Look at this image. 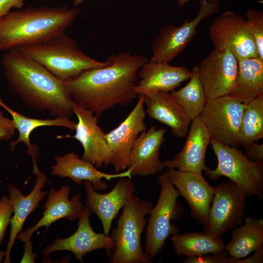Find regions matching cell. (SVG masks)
I'll list each match as a JSON object with an SVG mask.
<instances>
[{"label": "cell", "instance_id": "cell-1", "mask_svg": "<svg viewBox=\"0 0 263 263\" xmlns=\"http://www.w3.org/2000/svg\"><path fill=\"white\" fill-rule=\"evenodd\" d=\"M145 56L121 52L109 56L105 64L86 70L64 82L74 102L97 118L115 106H126L137 96L135 87Z\"/></svg>", "mask_w": 263, "mask_h": 263}, {"label": "cell", "instance_id": "cell-2", "mask_svg": "<svg viewBox=\"0 0 263 263\" xmlns=\"http://www.w3.org/2000/svg\"><path fill=\"white\" fill-rule=\"evenodd\" d=\"M1 64L9 89L25 106L55 117L73 113V100L64 82L41 64L17 48L8 51Z\"/></svg>", "mask_w": 263, "mask_h": 263}, {"label": "cell", "instance_id": "cell-3", "mask_svg": "<svg viewBox=\"0 0 263 263\" xmlns=\"http://www.w3.org/2000/svg\"><path fill=\"white\" fill-rule=\"evenodd\" d=\"M79 10L67 6L31 7L9 12L0 19V50L45 42L65 32Z\"/></svg>", "mask_w": 263, "mask_h": 263}, {"label": "cell", "instance_id": "cell-4", "mask_svg": "<svg viewBox=\"0 0 263 263\" xmlns=\"http://www.w3.org/2000/svg\"><path fill=\"white\" fill-rule=\"evenodd\" d=\"M65 82L83 72L101 67L105 62L90 57L65 32L41 43L15 48Z\"/></svg>", "mask_w": 263, "mask_h": 263}, {"label": "cell", "instance_id": "cell-5", "mask_svg": "<svg viewBox=\"0 0 263 263\" xmlns=\"http://www.w3.org/2000/svg\"><path fill=\"white\" fill-rule=\"evenodd\" d=\"M153 207L149 201L133 195L123 207L110 237L115 247L108 255L112 263H149L151 259L143 250L141 235L144 231L145 217Z\"/></svg>", "mask_w": 263, "mask_h": 263}, {"label": "cell", "instance_id": "cell-6", "mask_svg": "<svg viewBox=\"0 0 263 263\" xmlns=\"http://www.w3.org/2000/svg\"><path fill=\"white\" fill-rule=\"evenodd\" d=\"M210 144L218 161L214 169L204 170L212 180L221 176L228 178L246 193L247 196L263 197V161L249 160L237 148L224 144L211 138Z\"/></svg>", "mask_w": 263, "mask_h": 263}, {"label": "cell", "instance_id": "cell-7", "mask_svg": "<svg viewBox=\"0 0 263 263\" xmlns=\"http://www.w3.org/2000/svg\"><path fill=\"white\" fill-rule=\"evenodd\" d=\"M158 180L161 191L156 205L149 213L145 244V252L151 259L160 253L169 237L180 234L178 226L171 223L181 215L177 201L180 194L167 171L160 175Z\"/></svg>", "mask_w": 263, "mask_h": 263}, {"label": "cell", "instance_id": "cell-8", "mask_svg": "<svg viewBox=\"0 0 263 263\" xmlns=\"http://www.w3.org/2000/svg\"><path fill=\"white\" fill-rule=\"evenodd\" d=\"M244 191L230 180L215 187L204 233L221 237L244 221L246 198Z\"/></svg>", "mask_w": 263, "mask_h": 263}, {"label": "cell", "instance_id": "cell-9", "mask_svg": "<svg viewBox=\"0 0 263 263\" xmlns=\"http://www.w3.org/2000/svg\"><path fill=\"white\" fill-rule=\"evenodd\" d=\"M246 104L226 95L207 99L199 115L212 138L238 148L240 128Z\"/></svg>", "mask_w": 263, "mask_h": 263}, {"label": "cell", "instance_id": "cell-10", "mask_svg": "<svg viewBox=\"0 0 263 263\" xmlns=\"http://www.w3.org/2000/svg\"><path fill=\"white\" fill-rule=\"evenodd\" d=\"M197 16L187 19L180 26L169 24L162 27L151 44L152 56L149 60L154 62L170 63L179 56L197 33L202 20L220 11L218 1H200Z\"/></svg>", "mask_w": 263, "mask_h": 263}, {"label": "cell", "instance_id": "cell-11", "mask_svg": "<svg viewBox=\"0 0 263 263\" xmlns=\"http://www.w3.org/2000/svg\"><path fill=\"white\" fill-rule=\"evenodd\" d=\"M209 36L215 49L228 50L238 60L259 56L245 17L234 11L221 14L209 26Z\"/></svg>", "mask_w": 263, "mask_h": 263}, {"label": "cell", "instance_id": "cell-12", "mask_svg": "<svg viewBox=\"0 0 263 263\" xmlns=\"http://www.w3.org/2000/svg\"><path fill=\"white\" fill-rule=\"evenodd\" d=\"M238 60L228 50L214 49L198 66L200 79L207 100L228 95L238 73Z\"/></svg>", "mask_w": 263, "mask_h": 263}, {"label": "cell", "instance_id": "cell-13", "mask_svg": "<svg viewBox=\"0 0 263 263\" xmlns=\"http://www.w3.org/2000/svg\"><path fill=\"white\" fill-rule=\"evenodd\" d=\"M73 113L78 119L74 135H58V139L71 137L78 140L83 148L82 158L97 169L111 164L112 153L105 137V133L97 124V117L90 111L79 106L74 101Z\"/></svg>", "mask_w": 263, "mask_h": 263}, {"label": "cell", "instance_id": "cell-14", "mask_svg": "<svg viewBox=\"0 0 263 263\" xmlns=\"http://www.w3.org/2000/svg\"><path fill=\"white\" fill-rule=\"evenodd\" d=\"M144 100V95H139L136 105L126 118L116 128L105 133L112 153L111 165L117 172L127 169L134 143L139 134L146 130Z\"/></svg>", "mask_w": 263, "mask_h": 263}, {"label": "cell", "instance_id": "cell-15", "mask_svg": "<svg viewBox=\"0 0 263 263\" xmlns=\"http://www.w3.org/2000/svg\"><path fill=\"white\" fill-rule=\"evenodd\" d=\"M92 211L87 207L84 208L78 217V227L71 236L60 238L56 237L52 244L47 245L43 250L44 256L58 250L71 251L75 259L83 263V257L94 250L105 249L108 253L115 247L114 241L104 233L95 232L90 223V215Z\"/></svg>", "mask_w": 263, "mask_h": 263}, {"label": "cell", "instance_id": "cell-16", "mask_svg": "<svg viewBox=\"0 0 263 263\" xmlns=\"http://www.w3.org/2000/svg\"><path fill=\"white\" fill-rule=\"evenodd\" d=\"M167 172L180 195L184 197L188 202L191 216L205 226L207 222L215 187L205 180L202 172L174 169H169Z\"/></svg>", "mask_w": 263, "mask_h": 263}, {"label": "cell", "instance_id": "cell-17", "mask_svg": "<svg viewBox=\"0 0 263 263\" xmlns=\"http://www.w3.org/2000/svg\"><path fill=\"white\" fill-rule=\"evenodd\" d=\"M84 185L86 206L97 216L102 222L104 233L109 236L113 220L136 192L134 184L131 178H119L114 188L104 194L97 192L89 181H84Z\"/></svg>", "mask_w": 263, "mask_h": 263}, {"label": "cell", "instance_id": "cell-18", "mask_svg": "<svg viewBox=\"0 0 263 263\" xmlns=\"http://www.w3.org/2000/svg\"><path fill=\"white\" fill-rule=\"evenodd\" d=\"M166 132L165 128L152 126L139 135L131 150L127 168L132 176L154 175L165 169L159 152Z\"/></svg>", "mask_w": 263, "mask_h": 263}, {"label": "cell", "instance_id": "cell-19", "mask_svg": "<svg viewBox=\"0 0 263 263\" xmlns=\"http://www.w3.org/2000/svg\"><path fill=\"white\" fill-rule=\"evenodd\" d=\"M55 164L51 166V173L61 178L68 177L77 185L82 184V181L90 182L96 191L104 190L107 184L103 179L110 181L121 177L132 178L131 170L117 172L114 174L102 172L89 161L80 158L74 152H68L63 156L54 158Z\"/></svg>", "mask_w": 263, "mask_h": 263}, {"label": "cell", "instance_id": "cell-20", "mask_svg": "<svg viewBox=\"0 0 263 263\" xmlns=\"http://www.w3.org/2000/svg\"><path fill=\"white\" fill-rule=\"evenodd\" d=\"M185 144L172 159L163 161L165 168L202 172L205 165L207 150L211 136L200 116L191 121Z\"/></svg>", "mask_w": 263, "mask_h": 263}, {"label": "cell", "instance_id": "cell-21", "mask_svg": "<svg viewBox=\"0 0 263 263\" xmlns=\"http://www.w3.org/2000/svg\"><path fill=\"white\" fill-rule=\"evenodd\" d=\"M70 191L67 185L62 186L57 190L51 188L48 193L42 217L34 226L20 231L17 238L25 243L41 227L45 226L47 229L52 223L62 218H66L70 221L78 219L85 207L81 201V195L75 194L70 199Z\"/></svg>", "mask_w": 263, "mask_h": 263}, {"label": "cell", "instance_id": "cell-22", "mask_svg": "<svg viewBox=\"0 0 263 263\" xmlns=\"http://www.w3.org/2000/svg\"><path fill=\"white\" fill-rule=\"evenodd\" d=\"M185 66H174L169 63L148 60L140 68L135 91L138 95L157 92H171L191 76Z\"/></svg>", "mask_w": 263, "mask_h": 263}, {"label": "cell", "instance_id": "cell-23", "mask_svg": "<svg viewBox=\"0 0 263 263\" xmlns=\"http://www.w3.org/2000/svg\"><path fill=\"white\" fill-rule=\"evenodd\" d=\"M37 179L34 187L26 196L16 187L9 184L7 190L9 199L13 208V216L10 221L11 230L9 241L5 251L4 263H10V252L16 239L22 230L28 216L38 207L39 203L48 194L47 190L42 191L47 181L43 173H36Z\"/></svg>", "mask_w": 263, "mask_h": 263}, {"label": "cell", "instance_id": "cell-24", "mask_svg": "<svg viewBox=\"0 0 263 263\" xmlns=\"http://www.w3.org/2000/svg\"><path fill=\"white\" fill-rule=\"evenodd\" d=\"M144 103L150 117L169 126L174 136H187L192 120L170 92H157L145 95Z\"/></svg>", "mask_w": 263, "mask_h": 263}, {"label": "cell", "instance_id": "cell-25", "mask_svg": "<svg viewBox=\"0 0 263 263\" xmlns=\"http://www.w3.org/2000/svg\"><path fill=\"white\" fill-rule=\"evenodd\" d=\"M0 106L5 109L11 115L16 129L19 132V137L15 141L10 142V149L14 150L16 146L20 142H23L27 147V152L33 159V172L35 173L39 170L37 160L39 155L38 147L32 145L30 140V135L33 131L42 126H59L75 131L76 123L71 121L69 117L58 116L53 119H37L27 117L8 107L0 98Z\"/></svg>", "mask_w": 263, "mask_h": 263}, {"label": "cell", "instance_id": "cell-26", "mask_svg": "<svg viewBox=\"0 0 263 263\" xmlns=\"http://www.w3.org/2000/svg\"><path fill=\"white\" fill-rule=\"evenodd\" d=\"M235 85L228 94L247 104L263 94V59L260 57L238 60Z\"/></svg>", "mask_w": 263, "mask_h": 263}, {"label": "cell", "instance_id": "cell-27", "mask_svg": "<svg viewBox=\"0 0 263 263\" xmlns=\"http://www.w3.org/2000/svg\"><path fill=\"white\" fill-rule=\"evenodd\" d=\"M244 222L232 230L230 241L225 245V251L237 259L263 249V220L249 216Z\"/></svg>", "mask_w": 263, "mask_h": 263}, {"label": "cell", "instance_id": "cell-28", "mask_svg": "<svg viewBox=\"0 0 263 263\" xmlns=\"http://www.w3.org/2000/svg\"><path fill=\"white\" fill-rule=\"evenodd\" d=\"M176 253L187 257L218 254L225 250L221 237L206 233H185L170 236Z\"/></svg>", "mask_w": 263, "mask_h": 263}, {"label": "cell", "instance_id": "cell-29", "mask_svg": "<svg viewBox=\"0 0 263 263\" xmlns=\"http://www.w3.org/2000/svg\"><path fill=\"white\" fill-rule=\"evenodd\" d=\"M191 76L184 87L170 92L171 94L193 120L198 117L207 101L199 75L198 66H194L191 70Z\"/></svg>", "mask_w": 263, "mask_h": 263}, {"label": "cell", "instance_id": "cell-30", "mask_svg": "<svg viewBox=\"0 0 263 263\" xmlns=\"http://www.w3.org/2000/svg\"><path fill=\"white\" fill-rule=\"evenodd\" d=\"M239 133L240 144L244 147L263 138V94L246 104Z\"/></svg>", "mask_w": 263, "mask_h": 263}, {"label": "cell", "instance_id": "cell-31", "mask_svg": "<svg viewBox=\"0 0 263 263\" xmlns=\"http://www.w3.org/2000/svg\"><path fill=\"white\" fill-rule=\"evenodd\" d=\"M224 251L222 252L204 255L200 256L187 257L184 261L186 263H260L262 258L260 254L255 252L249 258L237 259L230 257L228 254Z\"/></svg>", "mask_w": 263, "mask_h": 263}, {"label": "cell", "instance_id": "cell-32", "mask_svg": "<svg viewBox=\"0 0 263 263\" xmlns=\"http://www.w3.org/2000/svg\"><path fill=\"white\" fill-rule=\"evenodd\" d=\"M244 17L259 56L263 59V12L254 8H250L246 11Z\"/></svg>", "mask_w": 263, "mask_h": 263}, {"label": "cell", "instance_id": "cell-33", "mask_svg": "<svg viewBox=\"0 0 263 263\" xmlns=\"http://www.w3.org/2000/svg\"><path fill=\"white\" fill-rule=\"evenodd\" d=\"M13 213V206L8 197L3 195L0 200V245L3 242Z\"/></svg>", "mask_w": 263, "mask_h": 263}, {"label": "cell", "instance_id": "cell-34", "mask_svg": "<svg viewBox=\"0 0 263 263\" xmlns=\"http://www.w3.org/2000/svg\"><path fill=\"white\" fill-rule=\"evenodd\" d=\"M16 127L14 121L5 117L0 110V140H9L14 135Z\"/></svg>", "mask_w": 263, "mask_h": 263}, {"label": "cell", "instance_id": "cell-35", "mask_svg": "<svg viewBox=\"0 0 263 263\" xmlns=\"http://www.w3.org/2000/svg\"><path fill=\"white\" fill-rule=\"evenodd\" d=\"M245 155L251 161H263V144H259L258 142L244 147Z\"/></svg>", "mask_w": 263, "mask_h": 263}, {"label": "cell", "instance_id": "cell-36", "mask_svg": "<svg viewBox=\"0 0 263 263\" xmlns=\"http://www.w3.org/2000/svg\"><path fill=\"white\" fill-rule=\"evenodd\" d=\"M27 0H0V19L6 15L12 8L21 9Z\"/></svg>", "mask_w": 263, "mask_h": 263}, {"label": "cell", "instance_id": "cell-37", "mask_svg": "<svg viewBox=\"0 0 263 263\" xmlns=\"http://www.w3.org/2000/svg\"><path fill=\"white\" fill-rule=\"evenodd\" d=\"M32 243L30 240L25 242L24 245V253L20 263H34L36 257V254L33 252Z\"/></svg>", "mask_w": 263, "mask_h": 263}, {"label": "cell", "instance_id": "cell-38", "mask_svg": "<svg viewBox=\"0 0 263 263\" xmlns=\"http://www.w3.org/2000/svg\"><path fill=\"white\" fill-rule=\"evenodd\" d=\"M190 0H177V3L178 6L180 7H183L185 4L187 3L188 1ZM200 1L201 0H206V1H218V0H199Z\"/></svg>", "mask_w": 263, "mask_h": 263}, {"label": "cell", "instance_id": "cell-39", "mask_svg": "<svg viewBox=\"0 0 263 263\" xmlns=\"http://www.w3.org/2000/svg\"><path fill=\"white\" fill-rule=\"evenodd\" d=\"M75 6H77L78 5L81 4L84 1V0H71Z\"/></svg>", "mask_w": 263, "mask_h": 263}, {"label": "cell", "instance_id": "cell-40", "mask_svg": "<svg viewBox=\"0 0 263 263\" xmlns=\"http://www.w3.org/2000/svg\"><path fill=\"white\" fill-rule=\"evenodd\" d=\"M5 256V251L0 250V263L2 261Z\"/></svg>", "mask_w": 263, "mask_h": 263}, {"label": "cell", "instance_id": "cell-41", "mask_svg": "<svg viewBox=\"0 0 263 263\" xmlns=\"http://www.w3.org/2000/svg\"></svg>", "mask_w": 263, "mask_h": 263}, {"label": "cell", "instance_id": "cell-42", "mask_svg": "<svg viewBox=\"0 0 263 263\" xmlns=\"http://www.w3.org/2000/svg\"></svg>", "mask_w": 263, "mask_h": 263}]
</instances>
